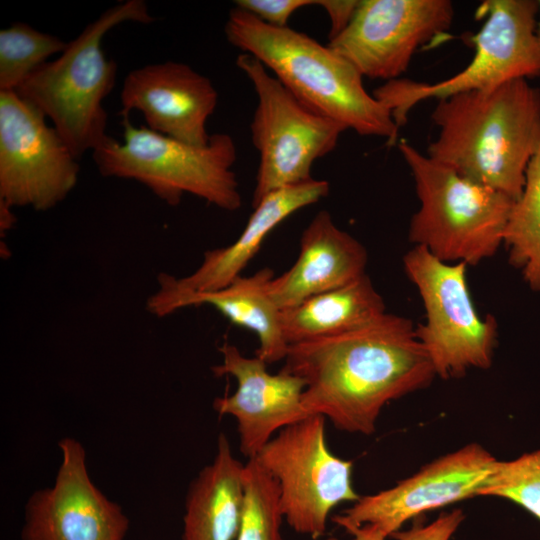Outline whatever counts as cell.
Here are the masks:
<instances>
[{"label":"cell","mask_w":540,"mask_h":540,"mask_svg":"<svg viewBox=\"0 0 540 540\" xmlns=\"http://www.w3.org/2000/svg\"><path fill=\"white\" fill-rule=\"evenodd\" d=\"M244 505L235 540H282L279 488L254 457L244 466Z\"/></svg>","instance_id":"24"},{"label":"cell","mask_w":540,"mask_h":540,"mask_svg":"<svg viewBox=\"0 0 540 540\" xmlns=\"http://www.w3.org/2000/svg\"><path fill=\"white\" fill-rule=\"evenodd\" d=\"M236 65L257 95L250 124L252 143L259 153L252 196L255 207L274 191L313 179V163L335 149L347 128L300 102L254 56L240 53Z\"/></svg>","instance_id":"8"},{"label":"cell","mask_w":540,"mask_h":540,"mask_svg":"<svg viewBox=\"0 0 540 540\" xmlns=\"http://www.w3.org/2000/svg\"><path fill=\"white\" fill-rule=\"evenodd\" d=\"M283 370L302 378V406L338 430L371 435L385 405L436 376L408 318L385 313L335 336L289 346Z\"/></svg>","instance_id":"1"},{"label":"cell","mask_w":540,"mask_h":540,"mask_svg":"<svg viewBox=\"0 0 540 540\" xmlns=\"http://www.w3.org/2000/svg\"><path fill=\"white\" fill-rule=\"evenodd\" d=\"M404 271L422 299L426 321L415 327L436 376H464L469 369H488L497 342L495 317L477 312L466 278L467 264L447 263L425 247L414 246L403 257Z\"/></svg>","instance_id":"9"},{"label":"cell","mask_w":540,"mask_h":540,"mask_svg":"<svg viewBox=\"0 0 540 540\" xmlns=\"http://www.w3.org/2000/svg\"><path fill=\"white\" fill-rule=\"evenodd\" d=\"M427 156L514 201L540 141V89L517 79L438 100Z\"/></svg>","instance_id":"2"},{"label":"cell","mask_w":540,"mask_h":540,"mask_svg":"<svg viewBox=\"0 0 540 540\" xmlns=\"http://www.w3.org/2000/svg\"><path fill=\"white\" fill-rule=\"evenodd\" d=\"M228 42L257 58L300 102L363 136L394 145L399 127L346 59L305 33L275 27L235 6L224 27Z\"/></svg>","instance_id":"3"},{"label":"cell","mask_w":540,"mask_h":540,"mask_svg":"<svg viewBox=\"0 0 540 540\" xmlns=\"http://www.w3.org/2000/svg\"><path fill=\"white\" fill-rule=\"evenodd\" d=\"M479 496L510 500L540 520V449L497 460Z\"/></svg>","instance_id":"25"},{"label":"cell","mask_w":540,"mask_h":540,"mask_svg":"<svg viewBox=\"0 0 540 540\" xmlns=\"http://www.w3.org/2000/svg\"><path fill=\"white\" fill-rule=\"evenodd\" d=\"M325 540H338V539L335 538V537H329V538H327V539H325Z\"/></svg>","instance_id":"32"},{"label":"cell","mask_w":540,"mask_h":540,"mask_svg":"<svg viewBox=\"0 0 540 540\" xmlns=\"http://www.w3.org/2000/svg\"><path fill=\"white\" fill-rule=\"evenodd\" d=\"M539 2L485 0L477 14L484 19L470 37L475 52L458 74L428 84L398 78L376 88L372 95L390 112L400 128L419 102L475 90H489L517 79L540 76V48L536 38Z\"/></svg>","instance_id":"7"},{"label":"cell","mask_w":540,"mask_h":540,"mask_svg":"<svg viewBox=\"0 0 540 540\" xmlns=\"http://www.w3.org/2000/svg\"><path fill=\"white\" fill-rule=\"evenodd\" d=\"M244 466L220 433L214 459L188 488L183 540H235L244 505Z\"/></svg>","instance_id":"20"},{"label":"cell","mask_w":540,"mask_h":540,"mask_svg":"<svg viewBox=\"0 0 540 540\" xmlns=\"http://www.w3.org/2000/svg\"><path fill=\"white\" fill-rule=\"evenodd\" d=\"M538 2H539V13H540V1H538ZM536 38H537V42H538V45H539V48H540V19L537 22Z\"/></svg>","instance_id":"31"},{"label":"cell","mask_w":540,"mask_h":540,"mask_svg":"<svg viewBox=\"0 0 540 540\" xmlns=\"http://www.w3.org/2000/svg\"><path fill=\"white\" fill-rule=\"evenodd\" d=\"M497 460L483 446L470 443L424 465L391 488L360 496L333 520L348 533L372 525L392 536L421 513L479 496Z\"/></svg>","instance_id":"13"},{"label":"cell","mask_w":540,"mask_h":540,"mask_svg":"<svg viewBox=\"0 0 540 540\" xmlns=\"http://www.w3.org/2000/svg\"><path fill=\"white\" fill-rule=\"evenodd\" d=\"M367 260L365 247L321 210L302 232L296 262L272 279L270 295L279 309L293 307L363 276Z\"/></svg>","instance_id":"18"},{"label":"cell","mask_w":540,"mask_h":540,"mask_svg":"<svg viewBox=\"0 0 540 540\" xmlns=\"http://www.w3.org/2000/svg\"><path fill=\"white\" fill-rule=\"evenodd\" d=\"M121 111H140L150 130L181 142L205 146L207 121L218 93L211 80L189 65L166 61L130 71L121 90Z\"/></svg>","instance_id":"16"},{"label":"cell","mask_w":540,"mask_h":540,"mask_svg":"<svg viewBox=\"0 0 540 540\" xmlns=\"http://www.w3.org/2000/svg\"><path fill=\"white\" fill-rule=\"evenodd\" d=\"M503 244L511 265L533 291H540V141L527 166L522 193L509 213Z\"/></svg>","instance_id":"22"},{"label":"cell","mask_w":540,"mask_h":540,"mask_svg":"<svg viewBox=\"0 0 540 540\" xmlns=\"http://www.w3.org/2000/svg\"><path fill=\"white\" fill-rule=\"evenodd\" d=\"M154 21L143 0H127L89 23L60 56L38 67L16 93L46 118L79 159L109 137L103 100L115 85L117 64L102 48L105 35L124 22Z\"/></svg>","instance_id":"4"},{"label":"cell","mask_w":540,"mask_h":540,"mask_svg":"<svg viewBox=\"0 0 540 540\" xmlns=\"http://www.w3.org/2000/svg\"><path fill=\"white\" fill-rule=\"evenodd\" d=\"M398 148L420 202L410 221V242L447 263L476 265L493 256L503 244L514 200L458 175L405 141Z\"/></svg>","instance_id":"6"},{"label":"cell","mask_w":540,"mask_h":540,"mask_svg":"<svg viewBox=\"0 0 540 540\" xmlns=\"http://www.w3.org/2000/svg\"><path fill=\"white\" fill-rule=\"evenodd\" d=\"M326 419L311 414L289 425L255 457L279 488L284 519L297 533L321 537L330 512L359 499L352 462L334 455L326 441Z\"/></svg>","instance_id":"10"},{"label":"cell","mask_w":540,"mask_h":540,"mask_svg":"<svg viewBox=\"0 0 540 540\" xmlns=\"http://www.w3.org/2000/svg\"><path fill=\"white\" fill-rule=\"evenodd\" d=\"M67 42L25 23L0 30V91H16L38 67L54 54L62 53Z\"/></svg>","instance_id":"23"},{"label":"cell","mask_w":540,"mask_h":540,"mask_svg":"<svg viewBox=\"0 0 540 540\" xmlns=\"http://www.w3.org/2000/svg\"><path fill=\"white\" fill-rule=\"evenodd\" d=\"M15 222V217L12 213V207L0 202V228L1 232L7 231Z\"/></svg>","instance_id":"30"},{"label":"cell","mask_w":540,"mask_h":540,"mask_svg":"<svg viewBox=\"0 0 540 540\" xmlns=\"http://www.w3.org/2000/svg\"><path fill=\"white\" fill-rule=\"evenodd\" d=\"M385 313L383 298L364 274L281 310V326L290 346L364 327Z\"/></svg>","instance_id":"21"},{"label":"cell","mask_w":540,"mask_h":540,"mask_svg":"<svg viewBox=\"0 0 540 540\" xmlns=\"http://www.w3.org/2000/svg\"><path fill=\"white\" fill-rule=\"evenodd\" d=\"M463 519V512L456 509L442 514L427 525H414L408 530L397 531L392 536L396 540H451Z\"/></svg>","instance_id":"27"},{"label":"cell","mask_w":540,"mask_h":540,"mask_svg":"<svg viewBox=\"0 0 540 540\" xmlns=\"http://www.w3.org/2000/svg\"><path fill=\"white\" fill-rule=\"evenodd\" d=\"M122 126L123 143L109 136L92 152L103 176L138 181L170 206L191 194L226 211L241 207L232 170L237 148L229 134H212L207 145L194 146L136 127L128 117Z\"/></svg>","instance_id":"5"},{"label":"cell","mask_w":540,"mask_h":540,"mask_svg":"<svg viewBox=\"0 0 540 540\" xmlns=\"http://www.w3.org/2000/svg\"><path fill=\"white\" fill-rule=\"evenodd\" d=\"M453 18L449 0H361L348 27L327 45L363 77L395 80Z\"/></svg>","instance_id":"12"},{"label":"cell","mask_w":540,"mask_h":540,"mask_svg":"<svg viewBox=\"0 0 540 540\" xmlns=\"http://www.w3.org/2000/svg\"><path fill=\"white\" fill-rule=\"evenodd\" d=\"M350 534L354 536V540H387L388 538L381 530L372 525L361 526Z\"/></svg>","instance_id":"29"},{"label":"cell","mask_w":540,"mask_h":540,"mask_svg":"<svg viewBox=\"0 0 540 540\" xmlns=\"http://www.w3.org/2000/svg\"><path fill=\"white\" fill-rule=\"evenodd\" d=\"M274 278L270 268L250 276H239L224 288L209 292L185 293L164 299L149 297L147 310L164 317L188 306L211 305L235 325L253 331L259 340L258 358L267 364L286 358L289 344L281 326V309L274 303L269 286Z\"/></svg>","instance_id":"19"},{"label":"cell","mask_w":540,"mask_h":540,"mask_svg":"<svg viewBox=\"0 0 540 540\" xmlns=\"http://www.w3.org/2000/svg\"><path fill=\"white\" fill-rule=\"evenodd\" d=\"M328 192L327 181L313 178L270 193L253 207L245 228L232 244L205 252L199 267L187 276L177 278L160 274L159 287L151 297L164 299L226 287L241 276L242 270L277 225L299 209L326 197Z\"/></svg>","instance_id":"17"},{"label":"cell","mask_w":540,"mask_h":540,"mask_svg":"<svg viewBox=\"0 0 540 540\" xmlns=\"http://www.w3.org/2000/svg\"><path fill=\"white\" fill-rule=\"evenodd\" d=\"M361 0H317L330 20L329 40L342 33L353 20Z\"/></svg>","instance_id":"28"},{"label":"cell","mask_w":540,"mask_h":540,"mask_svg":"<svg viewBox=\"0 0 540 540\" xmlns=\"http://www.w3.org/2000/svg\"><path fill=\"white\" fill-rule=\"evenodd\" d=\"M45 115L16 91H0V202L45 211L75 187L79 165Z\"/></svg>","instance_id":"11"},{"label":"cell","mask_w":540,"mask_h":540,"mask_svg":"<svg viewBox=\"0 0 540 540\" xmlns=\"http://www.w3.org/2000/svg\"><path fill=\"white\" fill-rule=\"evenodd\" d=\"M219 351L222 363L213 366L212 372L218 377L232 376L237 388L231 395L216 398L213 408L235 419L240 452L251 459L280 430L311 415L302 406L305 382L283 369L269 373L266 362L244 356L228 342Z\"/></svg>","instance_id":"15"},{"label":"cell","mask_w":540,"mask_h":540,"mask_svg":"<svg viewBox=\"0 0 540 540\" xmlns=\"http://www.w3.org/2000/svg\"><path fill=\"white\" fill-rule=\"evenodd\" d=\"M236 7L245 10L266 24L286 27L289 18L300 8L316 5L312 0H237Z\"/></svg>","instance_id":"26"},{"label":"cell","mask_w":540,"mask_h":540,"mask_svg":"<svg viewBox=\"0 0 540 540\" xmlns=\"http://www.w3.org/2000/svg\"><path fill=\"white\" fill-rule=\"evenodd\" d=\"M58 445L54 484L29 496L21 540H124L129 519L91 480L83 445L71 437Z\"/></svg>","instance_id":"14"}]
</instances>
